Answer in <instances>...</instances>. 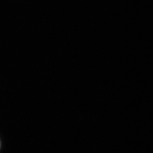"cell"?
I'll list each match as a JSON object with an SVG mask.
<instances>
[{
  "mask_svg": "<svg viewBox=\"0 0 153 153\" xmlns=\"http://www.w3.org/2000/svg\"><path fill=\"white\" fill-rule=\"evenodd\" d=\"M1 141H0V149H1Z\"/></svg>",
  "mask_w": 153,
  "mask_h": 153,
  "instance_id": "obj_1",
  "label": "cell"
}]
</instances>
